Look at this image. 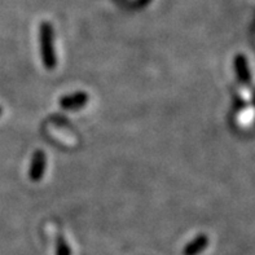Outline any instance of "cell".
<instances>
[{
    "mask_svg": "<svg viewBox=\"0 0 255 255\" xmlns=\"http://www.w3.org/2000/svg\"><path fill=\"white\" fill-rule=\"evenodd\" d=\"M39 47L45 69L53 70L57 66V56L55 49V31L53 26L44 21L39 26Z\"/></svg>",
    "mask_w": 255,
    "mask_h": 255,
    "instance_id": "1",
    "label": "cell"
},
{
    "mask_svg": "<svg viewBox=\"0 0 255 255\" xmlns=\"http://www.w3.org/2000/svg\"><path fill=\"white\" fill-rule=\"evenodd\" d=\"M45 168H47V157L45 153L40 149L35 150L31 157L29 167V178L31 181L42 180L44 176Z\"/></svg>",
    "mask_w": 255,
    "mask_h": 255,
    "instance_id": "2",
    "label": "cell"
},
{
    "mask_svg": "<svg viewBox=\"0 0 255 255\" xmlns=\"http://www.w3.org/2000/svg\"><path fill=\"white\" fill-rule=\"evenodd\" d=\"M90 97L86 92H75V94L66 95L60 99V107L66 110H77L86 107Z\"/></svg>",
    "mask_w": 255,
    "mask_h": 255,
    "instance_id": "3",
    "label": "cell"
},
{
    "mask_svg": "<svg viewBox=\"0 0 255 255\" xmlns=\"http://www.w3.org/2000/svg\"><path fill=\"white\" fill-rule=\"evenodd\" d=\"M207 243H209V241H207V237L205 236V235H200V236L196 237L189 245H187V248H185L184 250V254L197 255L198 253H201L205 248H206Z\"/></svg>",
    "mask_w": 255,
    "mask_h": 255,
    "instance_id": "4",
    "label": "cell"
},
{
    "mask_svg": "<svg viewBox=\"0 0 255 255\" xmlns=\"http://www.w3.org/2000/svg\"><path fill=\"white\" fill-rule=\"evenodd\" d=\"M235 69H236L237 77L244 82H248L250 78L249 69H248V62H246L245 56L237 55L235 57Z\"/></svg>",
    "mask_w": 255,
    "mask_h": 255,
    "instance_id": "5",
    "label": "cell"
},
{
    "mask_svg": "<svg viewBox=\"0 0 255 255\" xmlns=\"http://www.w3.org/2000/svg\"><path fill=\"white\" fill-rule=\"evenodd\" d=\"M58 255H69V249L64 240H58Z\"/></svg>",
    "mask_w": 255,
    "mask_h": 255,
    "instance_id": "6",
    "label": "cell"
},
{
    "mask_svg": "<svg viewBox=\"0 0 255 255\" xmlns=\"http://www.w3.org/2000/svg\"><path fill=\"white\" fill-rule=\"evenodd\" d=\"M148 1H149V0H139V5H145Z\"/></svg>",
    "mask_w": 255,
    "mask_h": 255,
    "instance_id": "7",
    "label": "cell"
},
{
    "mask_svg": "<svg viewBox=\"0 0 255 255\" xmlns=\"http://www.w3.org/2000/svg\"><path fill=\"white\" fill-rule=\"evenodd\" d=\"M1 114H3V108L0 107V116H1Z\"/></svg>",
    "mask_w": 255,
    "mask_h": 255,
    "instance_id": "8",
    "label": "cell"
}]
</instances>
